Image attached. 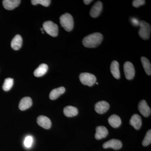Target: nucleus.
I'll return each instance as SVG.
<instances>
[{"label":"nucleus","instance_id":"nucleus-17","mask_svg":"<svg viewBox=\"0 0 151 151\" xmlns=\"http://www.w3.org/2000/svg\"><path fill=\"white\" fill-rule=\"evenodd\" d=\"M108 122L111 127L114 128H118L122 124V120L119 116L113 115L108 119Z\"/></svg>","mask_w":151,"mask_h":151},{"label":"nucleus","instance_id":"nucleus-2","mask_svg":"<svg viewBox=\"0 0 151 151\" xmlns=\"http://www.w3.org/2000/svg\"><path fill=\"white\" fill-rule=\"evenodd\" d=\"M60 21L61 26L67 32L73 29L74 23L73 17L69 13L62 15L60 18Z\"/></svg>","mask_w":151,"mask_h":151},{"label":"nucleus","instance_id":"nucleus-31","mask_svg":"<svg viewBox=\"0 0 151 151\" xmlns=\"http://www.w3.org/2000/svg\"><path fill=\"white\" fill-rule=\"evenodd\" d=\"M42 34L44 33V32H43H43H42Z\"/></svg>","mask_w":151,"mask_h":151},{"label":"nucleus","instance_id":"nucleus-12","mask_svg":"<svg viewBox=\"0 0 151 151\" xmlns=\"http://www.w3.org/2000/svg\"><path fill=\"white\" fill-rule=\"evenodd\" d=\"M20 2V0H4L3 5L6 9L12 10L17 7Z\"/></svg>","mask_w":151,"mask_h":151},{"label":"nucleus","instance_id":"nucleus-26","mask_svg":"<svg viewBox=\"0 0 151 151\" xmlns=\"http://www.w3.org/2000/svg\"><path fill=\"white\" fill-rule=\"evenodd\" d=\"M33 138L32 136H27L25 138L24 141V145L26 147L29 148L31 147L33 143Z\"/></svg>","mask_w":151,"mask_h":151},{"label":"nucleus","instance_id":"nucleus-19","mask_svg":"<svg viewBox=\"0 0 151 151\" xmlns=\"http://www.w3.org/2000/svg\"><path fill=\"white\" fill-rule=\"evenodd\" d=\"M111 71L113 76L116 79L120 78V72L119 70V63L116 60H114L111 63Z\"/></svg>","mask_w":151,"mask_h":151},{"label":"nucleus","instance_id":"nucleus-27","mask_svg":"<svg viewBox=\"0 0 151 151\" xmlns=\"http://www.w3.org/2000/svg\"><path fill=\"white\" fill-rule=\"evenodd\" d=\"M145 1L144 0H134L132 2V5L135 7L137 8L145 4Z\"/></svg>","mask_w":151,"mask_h":151},{"label":"nucleus","instance_id":"nucleus-20","mask_svg":"<svg viewBox=\"0 0 151 151\" xmlns=\"http://www.w3.org/2000/svg\"><path fill=\"white\" fill-rule=\"evenodd\" d=\"M63 113L67 117H73L78 114V110L77 108L73 106H67L64 108Z\"/></svg>","mask_w":151,"mask_h":151},{"label":"nucleus","instance_id":"nucleus-22","mask_svg":"<svg viewBox=\"0 0 151 151\" xmlns=\"http://www.w3.org/2000/svg\"><path fill=\"white\" fill-rule=\"evenodd\" d=\"M141 62L142 64L143 67L146 73L148 75L151 74V65L150 62L147 58L145 57L141 58Z\"/></svg>","mask_w":151,"mask_h":151},{"label":"nucleus","instance_id":"nucleus-3","mask_svg":"<svg viewBox=\"0 0 151 151\" xmlns=\"http://www.w3.org/2000/svg\"><path fill=\"white\" fill-rule=\"evenodd\" d=\"M140 29L139 31V35L140 37L143 40H148L150 37L151 33L150 25L147 22L142 21L140 22Z\"/></svg>","mask_w":151,"mask_h":151},{"label":"nucleus","instance_id":"nucleus-4","mask_svg":"<svg viewBox=\"0 0 151 151\" xmlns=\"http://www.w3.org/2000/svg\"><path fill=\"white\" fill-rule=\"evenodd\" d=\"M79 79L82 84L89 86H93L97 80L94 74L89 73H81L79 75Z\"/></svg>","mask_w":151,"mask_h":151},{"label":"nucleus","instance_id":"nucleus-24","mask_svg":"<svg viewBox=\"0 0 151 151\" xmlns=\"http://www.w3.org/2000/svg\"><path fill=\"white\" fill-rule=\"evenodd\" d=\"M31 3L33 5H36L38 4H40L44 6L47 7L50 4L51 1L50 0H32L31 1Z\"/></svg>","mask_w":151,"mask_h":151},{"label":"nucleus","instance_id":"nucleus-16","mask_svg":"<svg viewBox=\"0 0 151 151\" xmlns=\"http://www.w3.org/2000/svg\"><path fill=\"white\" fill-rule=\"evenodd\" d=\"M22 39L19 35H17L13 39L11 42V47L14 50H18L21 47Z\"/></svg>","mask_w":151,"mask_h":151},{"label":"nucleus","instance_id":"nucleus-18","mask_svg":"<svg viewBox=\"0 0 151 151\" xmlns=\"http://www.w3.org/2000/svg\"><path fill=\"white\" fill-rule=\"evenodd\" d=\"M65 88L63 86L53 89L50 94V98L52 100H55L61 94H63L65 92Z\"/></svg>","mask_w":151,"mask_h":151},{"label":"nucleus","instance_id":"nucleus-6","mask_svg":"<svg viewBox=\"0 0 151 151\" xmlns=\"http://www.w3.org/2000/svg\"><path fill=\"white\" fill-rule=\"evenodd\" d=\"M125 77L128 80H131L135 76V70L134 65L129 61L125 62L124 65Z\"/></svg>","mask_w":151,"mask_h":151},{"label":"nucleus","instance_id":"nucleus-28","mask_svg":"<svg viewBox=\"0 0 151 151\" xmlns=\"http://www.w3.org/2000/svg\"><path fill=\"white\" fill-rule=\"evenodd\" d=\"M131 21H132V24L134 26L137 27L139 25L140 22L138 20V19L133 18L132 19Z\"/></svg>","mask_w":151,"mask_h":151},{"label":"nucleus","instance_id":"nucleus-1","mask_svg":"<svg viewBox=\"0 0 151 151\" xmlns=\"http://www.w3.org/2000/svg\"><path fill=\"white\" fill-rule=\"evenodd\" d=\"M103 38V35L100 33H94L85 37L82 40V43L85 47L94 48L100 45Z\"/></svg>","mask_w":151,"mask_h":151},{"label":"nucleus","instance_id":"nucleus-9","mask_svg":"<svg viewBox=\"0 0 151 151\" xmlns=\"http://www.w3.org/2000/svg\"><path fill=\"white\" fill-rule=\"evenodd\" d=\"M103 10V4L100 1H97L92 7L90 11V15L92 17L97 18L100 15Z\"/></svg>","mask_w":151,"mask_h":151},{"label":"nucleus","instance_id":"nucleus-7","mask_svg":"<svg viewBox=\"0 0 151 151\" xmlns=\"http://www.w3.org/2000/svg\"><path fill=\"white\" fill-rule=\"evenodd\" d=\"M138 110L142 115L148 117L151 114V109L145 100H141L138 105Z\"/></svg>","mask_w":151,"mask_h":151},{"label":"nucleus","instance_id":"nucleus-21","mask_svg":"<svg viewBox=\"0 0 151 151\" xmlns=\"http://www.w3.org/2000/svg\"><path fill=\"white\" fill-rule=\"evenodd\" d=\"M48 68V66L47 64L42 63L35 70L34 74L36 77H41L47 73Z\"/></svg>","mask_w":151,"mask_h":151},{"label":"nucleus","instance_id":"nucleus-25","mask_svg":"<svg viewBox=\"0 0 151 151\" xmlns=\"http://www.w3.org/2000/svg\"><path fill=\"white\" fill-rule=\"evenodd\" d=\"M151 143V130H149L147 132L145 138H144V140L142 142V145L143 146L146 147V146H148Z\"/></svg>","mask_w":151,"mask_h":151},{"label":"nucleus","instance_id":"nucleus-15","mask_svg":"<svg viewBox=\"0 0 151 151\" xmlns=\"http://www.w3.org/2000/svg\"><path fill=\"white\" fill-rule=\"evenodd\" d=\"M96 133L95 135V139L97 140L105 138L108 134V130L104 126H99L96 128Z\"/></svg>","mask_w":151,"mask_h":151},{"label":"nucleus","instance_id":"nucleus-13","mask_svg":"<svg viewBox=\"0 0 151 151\" xmlns=\"http://www.w3.org/2000/svg\"><path fill=\"white\" fill-rule=\"evenodd\" d=\"M32 102L30 97H24L20 101L19 107L21 111H24L31 107Z\"/></svg>","mask_w":151,"mask_h":151},{"label":"nucleus","instance_id":"nucleus-14","mask_svg":"<svg viewBox=\"0 0 151 151\" xmlns=\"http://www.w3.org/2000/svg\"><path fill=\"white\" fill-rule=\"evenodd\" d=\"M130 124L135 129H139L142 125V120L140 116L138 114L133 115L130 119Z\"/></svg>","mask_w":151,"mask_h":151},{"label":"nucleus","instance_id":"nucleus-11","mask_svg":"<svg viewBox=\"0 0 151 151\" xmlns=\"http://www.w3.org/2000/svg\"><path fill=\"white\" fill-rule=\"evenodd\" d=\"M37 123L39 126L44 129H48L51 127V122L50 119L45 116H40L37 119Z\"/></svg>","mask_w":151,"mask_h":151},{"label":"nucleus","instance_id":"nucleus-8","mask_svg":"<svg viewBox=\"0 0 151 151\" xmlns=\"http://www.w3.org/2000/svg\"><path fill=\"white\" fill-rule=\"evenodd\" d=\"M122 143L119 140L113 139L106 142L103 144V147L104 148H111L114 150H119L122 147Z\"/></svg>","mask_w":151,"mask_h":151},{"label":"nucleus","instance_id":"nucleus-5","mask_svg":"<svg viewBox=\"0 0 151 151\" xmlns=\"http://www.w3.org/2000/svg\"><path fill=\"white\" fill-rule=\"evenodd\" d=\"M43 27L47 33L51 36L55 37L58 35V26L52 22L48 21L45 22L43 24Z\"/></svg>","mask_w":151,"mask_h":151},{"label":"nucleus","instance_id":"nucleus-29","mask_svg":"<svg viewBox=\"0 0 151 151\" xmlns=\"http://www.w3.org/2000/svg\"><path fill=\"white\" fill-rule=\"evenodd\" d=\"M92 1V0H84L83 1H84L85 4L88 5L89 4H90Z\"/></svg>","mask_w":151,"mask_h":151},{"label":"nucleus","instance_id":"nucleus-23","mask_svg":"<svg viewBox=\"0 0 151 151\" xmlns=\"http://www.w3.org/2000/svg\"><path fill=\"white\" fill-rule=\"evenodd\" d=\"M14 84V79L8 78L5 80L3 86V89L5 91H8L12 88Z\"/></svg>","mask_w":151,"mask_h":151},{"label":"nucleus","instance_id":"nucleus-32","mask_svg":"<svg viewBox=\"0 0 151 151\" xmlns=\"http://www.w3.org/2000/svg\"><path fill=\"white\" fill-rule=\"evenodd\" d=\"M96 84H98V83H97V82H96Z\"/></svg>","mask_w":151,"mask_h":151},{"label":"nucleus","instance_id":"nucleus-10","mask_svg":"<svg viewBox=\"0 0 151 151\" xmlns=\"http://www.w3.org/2000/svg\"><path fill=\"white\" fill-rule=\"evenodd\" d=\"M110 105L105 101H100L95 104V111L99 114H103L109 110Z\"/></svg>","mask_w":151,"mask_h":151},{"label":"nucleus","instance_id":"nucleus-30","mask_svg":"<svg viewBox=\"0 0 151 151\" xmlns=\"http://www.w3.org/2000/svg\"><path fill=\"white\" fill-rule=\"evenodd\" d=\"M41 30H42V31L43 32V28H40Z\"/></svg>","mask_w":151,"mask_h":151}]
</instances>
